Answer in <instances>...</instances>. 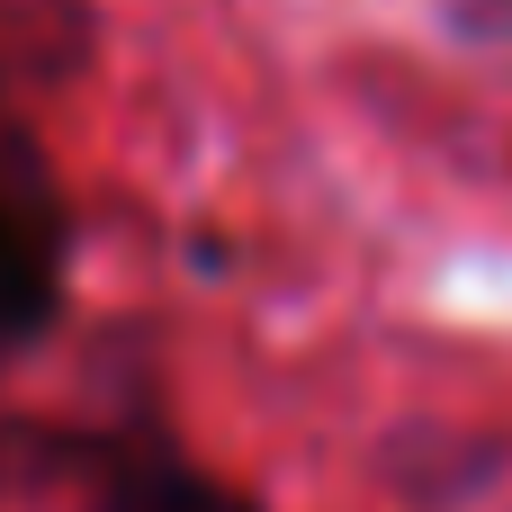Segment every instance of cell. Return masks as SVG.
<instances>
[{"instance_id": "6da1fadb", "label": "cell", "mask_w": 512, "mask_h": 512, "mask_svg": "<svg viewBox=\"0 0 512 512\" xmlns=\"http://www.w3.org/2000/svg\"><path fill=\"white\" fill-rule=\"evenodd\" d=\"M63 252H72V216L54 198L45 171L0 180V351H27L54 306H63Z\"/></svg>"}, {"instance_id": "7a4b0ae2", "label": "cell", "mask_w": 512, "mask_h": 512, "mask_svg": "<svg viewBox=\"0 0 512 512\" xmlns=\"http://www.w3.org/2000/svg\"><path fill=\"white\" fill-rule=\"evenodd\" d=\"M90 512H261V495H243L234 477H207L171 441H126L99 459Z\"/></svg>"}]
</instances>
